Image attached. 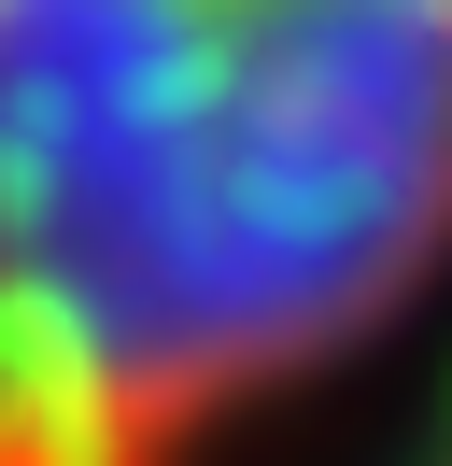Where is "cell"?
Here are the masks:
<instances>
[{
	"label": "cell",
	"instance_id": "obj_1",
	"mask_svg": "<svg viewBox=\"0 0 452 466\" xmlns=\"http://www.w3.org/2000/svg\"><path fill=\"white\" fill-rule=\"evenodd\" d=\"M452 268V0H0V466H212Z\"/></svg>",
	"mask_w": 452,
	"mask_h": 466
}]
</instances>
